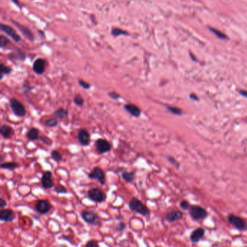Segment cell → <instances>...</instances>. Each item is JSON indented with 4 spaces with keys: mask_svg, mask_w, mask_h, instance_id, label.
Masks as SVG:
<instances>
[{
    "mask_svg": "<svg viewBox=\"0 0 247 247\" xmlns=\"http://www.w3.org/2000/svg\"><path fill=\"white\" fill-rule=\"evenodd\" d=\"M0 133L4 138H10L14 134V129L8 125H2L0 128Z\"/></svg>",
    "mask_w": 247,
    "mask_h": 247,
    "instance_id": "cell-17",
    "label": "cell"
},
{
    "mask_svg": "<svg viewBox=\"0 0 247 247\" xmlns=\"http://www.w3.org/2000/svg\"><path fill=\"white\" fill-rule=\"evenodd\" d=\"M0 166H1L2 169L13 170L18 168L20 167V164L15 162H2Z\"/></svg>",
    "mask_w": 247,
    "mask_h": 247,
    "instance_id": "cell-23",
    "label": "cell"
},
{
    "mask_svg": "<svg viewBox=\"0 0 247 247\" xmlns=\"http://www.w3.org/2000/svg\"><path fill=\"white\" fill-rule=\"evenodd\" d=\"M7 206V202L3 197L0 198V208L4 209Z\"/></svg>",
    "mask_w": 247,
    "mask_h": 247,
    "instance_id": "cell-38",
    "label": "cell"
},
{
    "mask_svg": "<svg viewBox=\"0 0 247 247\" xmlns=\"http://www.w3.org/2000/svg\"><path fill=\"white\" fill-rule=\"evenodd\" d=\"M1 162H2V161H3V155H2V154H1Z\"/></svg>",
    "mask_w": 247,
    "mask_h": 247,
    "instance_id": "cell-43",
    "label": "cell"
},
{
    "mask_svg": "<svg viewBox=\"0 0 247 247\" xmlns=\"http://www.w3.org/2000/svg\"><path fill=\"white\" fill-rule=\"evenodd\" d=\"M77 138H78L80 144L84 147L89 146L90 142H91V136H90L89 132L84 128L79 130L78 135H77Z\"/></svg>",
    "mask_w": 247,
    "mask_h": 247,
    "instance_id": "cell-10",
    "label": "cell"
},
{
    "mask_svg": "<svg viewBox=\"0 0 247 247\" xmlns=\"http://www.w3.org/2000/svg\"><path fill=\"white\" fill-rule=\"evenodd\" d=\"M12 1L14 2L15 4H16L17 5H18V6H20V3H19V1L18 0H12Z\"/></svg>",
    "mask_w": 247,
    "mask_h": 247,
    "instance_id": "cell-42",
    "label": "cell"
},
{
    "mask_svg": "<svg viewBox=\"0 0 247 247\" xmlns=\"http://www.w3.org/2000/svg\"><path fill=\"white\" fill-rule=\"evenodd\" d=\"M96 149L99 154L108 153L112 149V144L105 138H98L95 142Z\"/></svg>",
    "mask_w": 247,
    "mask_h": 247,
    "instance_id": "cell-8",
    "label": "cell"
},
{
    "mask_svg": "<svg viewBox=\"0 0 247 247\" xmlns=\"http://www.w3.org/2000/svg\"><path fill=\"white\" fill-rule=\"evenodd\" d=\"M167 110H169L170 112H172L173 114H178V115H180V114H181L182 113V111L180 110L179 108L178 107H167Z\"/></svg>",
    "mask_w": 247,
    "mask_h": 247,
    "instance_id": "cell-31",
    "label": "cell"
},
{
    "mask_svg": "<svg viewBox=\"0 0 247 247\" xmlns=\"http://www.w3.org/2000/svg\"><path fill=\"white\" fill-rule=\"evenodd\" d=\"M78 83H79V85H80L81 87H83L84 89H89L90 88H91V85H90V83L86 82V81L82 80V79H79Z\"/></svg>",
    "mask_w": 247,
    "mask_h": 247,
    "instance_id": "cell-32",
    "label": "cell"
},
{
    "mask_svg": "<svg viewBox=\"0 0 247 247\" xmlns=\"http://www.w3.org/2000/svg\"><path fill=\"white\" fill-rule=\"evenodd\" d=\"M204 235V230L202 228H198L193 231L191 235V240L193 243H197Z\"/></svg>",
    "mask_w": 247,
    "mask_h": 247,
    "instance_id": "cell-19",
    "label": "cell"
},
{
    "mask_svg": "<svg viewBox=\"0 0 247 247\" xmlns=\"http://www.w3.org/2000/svg\"><path fill=\"white\" fill-rule=\"evenodd\" d=\"M190 215L193 219L196 220H199L206 217L207 216V212L202 207L195 205V206H192L191 207Z\"/></svg>",
    "mask_w": 247,
    "mask_h": 247,
    "instance_id": "cell-9",
    "label": "cell"
},
{
    "mask_svg": "<svg viewBox=\"0 0 247 247\" xmlns=\"http://www.w3.org/2000/svg\"><path fill=\"white\" fill-rule=\"evenodd\" d=\"M211 30H212V31L215 33L216 35H217V36H219L220 38H222V39L225 38V35L223 34H222V33H220L219 30H215V29H211Z\"/></svg>",
    "mask_w": 247,
    "mask_h": 247,
    "instance_id": "cell-39",
    "label": "cell"
},
{
    "mask_svg": "<svg viewBox=\"0 0 247 247\" xmlns=\"http://www.w3.org/2000/svg\"><path fill=\"white\" fill-rule=\"evenodd\" d=\"M82 219L90 226H97L101 223V219L94 212L89 210H83L81 212Z\"/></svg>",
    "mask_w": 247,
    "mask_h": 247,
    "instance_id": "cell-3",
    "label": "cell"
},
{
    "mask_svg": "<svg viewBox=\"0 0 247 247\" xmlns=\"http://www.w3.org/2000/svg\"><path fill=\"white\" fill-rule=\"evenodd\" d=\"M51 157L56 162H59L63 160V156H62L60 152L57 150H53L51 151Z\"/></svg>",
    "mask_w": 247,
    "mask_h": 247,
    "instance_id": "cell-24",
    "label": "cell"
},
{
    "mask_svg": "<svg viewBox=\"0 0 247 247\" xmlns=\"http://www.w3.org/2000/svg\"><path fill=\"white\" fill-rule=\"evenodd\" d=\"M87 196L92 202L98 203V204L105 202L106 198H107L105 193L99 188H92L89 189L87 192Z\"/></svg>",
    "mask_w": 247,
    "mask_h": 247,
    "instance_id": "cell-4",
    "label": "cell"
},
{
    "mask_svg": "<svg viewBox=\"0 0 247 247\" xmlns=\"http://www.w3.org/2000/svg\"><path fill=\"white\" fill-rule=\"evenodd\" d=\"M126 228V225H125V222H119V224H118V226L115 227V231L117 232H122Z\"/></svg>",
    "mask_w": 247,
    "mask_h": 247,
    "instance_id": "cell-33",
    "label": "cell"
},
{
    "mask_svg": "<svg viewBox=\"0 0 247 247\" xmlns=\"http://www.w3.org/2000/svg\"><path fill=\"white\" fill-rule=\"evenodd\" d=\"M87 247H97L99 246V243L96 240H89L86 244H85Z\"/></svg>",
    "mask_w": 247,
    "mask_h": 247,
    "instance_id": "cell-35",
    "label": "cell"
},
{
    "mask_svg": "<svg viewBox=\"0 0 247 247\" xmlns=\"http://www.w3.org/2000/svg\"><path fill=\"white\" fill-rule=\"evenodd\" d=\"M128 207L132 212L142 216H147L150 213L148 207L142 201L136 197H133L129 201Z\"/></svg>",
    "mask_w": 247,
    "mask_h": 247,
    "instance_id": "cell-1",
    "label": "cell"
},
{
    "mask_svg": "<svg viewBox=\"0 0 247 247\" xmlns=\"http://www.w3.org/2000/svg\"><path fill=\"white\" fill-rule=\"evenodd\" d=\"M108 96H110V98L114 99V100H118L120 98V95L119 94L117 93L115 91H111L110 93H108Z\"/></svg>",
    "mask_w": 247,
    "mask_h": 247,
    "instance_id": "cell-36",
    "label": "cell"
},
{
    "mask_svg": "<svg viewBox=\"0 0 247 247\" xmlns=\"http://www.w3.org/2000/svg\"><path fill=\"white\" fill-rule=\"evenodd\" d=\"M228 220L235 228L241 231L247 230V223L242 217L235 215H230L228 217Z\"/></svg>",
    "mask_w": 247,
    "mask_h": 247,
    "instance_id": "cell-7",
    "label": "cell"
},
{
    "mask_svg": "<svg viewBox=\"0 0 247 247\" xmlns=\"http://www.w3.org/2000/svg\"><path fill=\"white\" fill-rule=\"evenodd\" d=\"M15 219V212L10 209H2L0 211V220L2 222H11Z\"/></svg>",
    "mask_w": 247,
    "mask_h": 247,
    "instance_id": "cell-12",
    "label": "cell"
},
{
    "mask_svg": "<svg viewBox=\"0 0 247 247\" xmlns=\"http://www.w3.org/2000/svg\"><path fill=\"white\" fill-rule=\"evenodd\" d=\"M58 125V120L57 118H49L44 122V125L49 128L56 127Z\"/></svg>",
    "mask_w": 247,
    "mask_h": 247,
    "instance_id": "cell-25",
    "label": "cell"
},
{
    "mask_svg": "<svg viewBox=\"0 0 247 247\" xmlns=\"http://www.w3.org/2000/svg\"><path fill=\"white\" fill-rule=\"evenodd\" d=\"M68 115V111L67 110L64 109V108H59V109H57L54 112V116L55 118L57 119H60V120H63V119L67 118Z\"/></svg>",
    "mask_w": 247,
    "mask_h": 247,
    "instance_id": "cell-22",
    "label": "cell"
},
{
    "mask_svg": "<svg viewBox=\"0 0 247 247\" xmlns=\"http://www.w3.org/2000/svg\"><path fill=\"white\" fill-rule=\"evenodd\" d=\"M112 34L114 36H118L120 35H128V33L123 29H120V28H113L112 30Z\"/></svg>",
    "mask_w": 247,
    "mask_h": 247,
    "instance_id": "cell-28",
    "label": "cell"
},
{
    "mask_svg": "<svg viewBox=\"0 0 247 247\" xmlns=\"http://www.w3.org/2000/svg\"><path fill=\"white\" fill-rule=\"evenodd\" d=\"M1 29L3 32L5 33L6 34H7L8 36H10L15 42H19L21 40V36L17 34V33L15 31V30L13 29L12 27H10V26L5 25V24L2 23L1 24Z\"/></svg>",
    "mask_w": 247,
    "mask_h": 247,
    "instance_id": "cell-13",
    "label": "cell"
},
{
    "mask_svg": "<svg viewBox=\"0 0 247 247\" xmlns=\"http://www.w3.org/2000/svg\"><path fill=\"white\" fill-rule=\"evenodd\" d=\"M46 69V61L42 58L37 59L33 65V70L36 74H43Z\"/></svg>",
    "mask_w": 247,
    "mask_h": 247,
    "instance_id": "cell-15",
    "label": "cell"
},
{
    "mask_svg": "<svg viewBox=\"0 0 247 247\" xmlns=\"http://www.w3.org/2000/svg\"><path fill=\"white\" fill-rule=\"evenodd\" d=\"M10 107L15 114L18 118H23L26 114V109L23 104L15 98L10 99Z\"/></svg>",
    "mask_w": 247,
    "mask_h": 247,
    "instance_id": "cell-2",
    "label": "cell"
},
{
    "mask_svg": "<svg viewBox=\"0 0 247 247\" xmlns=\"http://www.w3.org/2000/svg\"><path fill=\"white\" fill-rule=\"evenodd\" d=\"M240 94H241V95H243L244 96H245V97H247V91H240Z\"/></svg>",
    "mask_w": 247,
    "mask_h": 247,
    "instance_id": "cell-41",
    "label": "cell"
},
{
    "mask_svg": "<svg viewBox=\"0 0 247 247\" xmlns=\"http://www.w3.org/2000/svg\"><path fill=\"white\" fill-rule=\"evenodd\" d=\"M124 109L125 111L128 112L131 116L134 117V118H139L141 114H142L140 108L137 107L136 105H133V104H126V105H124Z\"/></svg>",
    "mask_w": 247,
    "mask_h": 247,
    "instance_id": "cell-14",
    "label": "cell"
},
{
    "mask_svg": "<svg viewBox=\"0 0 247 247\" xmlns=\"http://www.w3.org/2000/svg\"><path fill=\"white\" fill-rule=\"evenodd\" d=\"M38 140H39L40 142H42L43 144L48 145V146H50V145L52 144V141H51L49 138L45 137V136H40V137L39 138Z\"/></svg>",
    "mask_w": 247,
    "mask_h": 247,
    "instance_id": "cell-34",
    "label": "cell"
},
{
    "mask_svg": "<svg viewBox=\"0 0 247 247\" xmlns=\"http://www.w3.org/2000/svg\"><path fill=\"white\" fill-rule=\"evenodd\" d=\"M121 176H122V178L125 182L131 184V183H133L134 180H135L136 173L134 171H123L121 173Z\"/></svg>",
    "mask_w": 247,
    "mask_h": 247,
    "instance_id": "cell-20",
    "label": "cell"
},
{
    "mask_svg": "<svg viewBox=\"0 0 247 247\" xmlns=\"http://www.w3.org/2000/svg\"><path fill=\"white\" fill-rule=\"evenodd\" d=\"M73 102L75 105L78 106V107H82L84 105V99H83L81 95H76L73 98Z\"/></svg>",
    "mask_w": 247,
    "mask_h": 247,
    "instance_id": "cell-26",
    "label": "cell"
},
{
    "mask_svg": "<svg viewBox=\"0 0 247 247\" xmlns=\"http://www.w3.org/2000/svg\"><path fill=\"white\" fill-rule=\"evenodd\" d=\"M28 139L30 141L38 140L39 138V131L36 128H31L28 130L26 134Z\"/></svg>",
    "mask_w": 247,
    "mask_h": 247,
    "instance_id": "cell-21",
    "label": "cell"
},
{
    "mask_svg": "<svg viewBox=\"0 0 247 247\" xmlns=\"http://www.w3.org/2000/svg\"><path fill=\"white\" fill-rule=\"evenodd\" d=\"M14 23H15V25L19 28V30H21L22 33H23V34H24V36H25L26 38L30 39V40H31V41L34 40V34H33V33L30 31V29H28V28H26V26L21 25V24L17 23V22H14Z\"/></svg>",
    "mask_w": 247,
    "mask_h": 247,
    "instance_id": "cell-18",
    "label": "cell"
},
{
    "mask_svg": "<svg viewBox=\"0 0 247 247\" xmlns=\"http://www.w3.org/2000/svg\"><path fill=\"white\" fill-rule=\"evenodd\" d=\"M54 191L56 193H59V194H61V193H63V194H65V193H68V189H66V187L63 186V185L59 184L58 186H57L54 188Z\"/></svg>",
    "mask_w": 247,
    "mask_h": 247,
    "instance_id": "cell-27",
    "label": "cell"
},
{
    "mask_svg": "<svg viewBox=\"0 0 247 247\" xmlns=\"http://www.w3.org/2000/svg\"><path fill=\"white\" fill-rule=\"evenodd\" d=\"M180 206L183 209H184V210H186V209H189V204L188 202H186V201H182V202H180Z\"/></svg>",
    "mask_w": 247,
    "mask_h": 247,
    "instance_id": "cell-37",
    "label": "cell"
},
{
    "mask_svg": "<svg viewBox=\"0 0 247 247\" xmlns=\"http://www.w3.org/2000/svg\"><path fill=\"white\" fill-rule=\"evenodd\" d=\"M41 186L45 189H51L54 186V181L52 179V173L50 171H45L41 178Z\"/></svg>",
    "mask_w": 247,
    "mask_h": 247,
    "instance_id": "cell-11",
    "label": "cell"
},
{
    "mask_svg": "<svg viewBox=\"0 0 247 247\" xmlns=\"http://www.w3.org/2000/svg\"><path fill=\"white\" fill-rule=\"evenodd\" d=\"M168 160H169L170 162L173 165H178V162H177V161H176L174 158L170 157V156H169V157H168Z\"/></svg>",
    "mask_w": 247,
    "mask_h": 247,
    "instance_id": "cell-40",
    "label": "cell"
},
{
    "mask_svg": "<svg viewBox=\"0 0 247 247\" xmlns=\"http://www.w3.org/2000/svg\"><path fill=\"white\" fill-rule=\"evenodd\" d=\"M10 44V41L9 39L4 36H0V46L2 48H4Z\"/></svg>",
    "mask_w": 247,
    "mask_h": 247,
    "instance_id": "cell-30",
    "label": "cell"
},
{
    "mask_svg": "<svg viewBox=\"0 0 247 247\" xmlns=\"http://www.w3.org/2000/svg\"><path fill=\"white\" fill-rule=\"evenodd\" d=\"M88 176L90 179L96 180L102 186L106 184V174L101 167H95L88 174Z\"/></svg>",
    "mask_w": 247,
    "mask_h": 247,
    "instance_id": "cell-5",
    "label": "cell"
},
{
    "mask_svg": "<svg viewBox=\"0 0 247 247\" xmlns=\"http://www.w3.org/2000/svg\"><path fill=\"white\" fill-rule=\"evenodd\" d=\"M183 217V213L178 210H171L167 212L165 215V220L169 222H174L178 220H181Z\"/></svg>",
    "mask_w": 247,
    "mask_h": 247,
    "instance_id": "cell-16",
    "label": "cell"
},
{
    "mask_svg": "<svg viewBox=\"0 0 247 247\" xmlns=\"http://www.w3.org/2000/svg\"><path fill=\"white\" fill-rule=\"evenodd\" d=\"M0 72H1V78H3V76L4 75H7V74H10V72H11V69L10 68L7 67L3 64H2L1 65V69H0Z\"/></svg>",
    "mask_w": 247,
    "mask_h": 247,
    "instance_id": "cell-29",
    "label": "cell"
},
{
    "mask_svg": "<svg viewBox=\"0 0 247 247\" xmlns=\"http://www.w3.org/2000/svg\"><path fill=\"white\" fill-rule=\"evenodd\" d=\"M52 206L49 200L39 199L35 204V209L40 215H47L52 209Z\"/></svg>",
    "mask_w": 247,
    "mask_h": 247,
    "instance_id": "cell-6",
    "label": "cell"
}]
</instances>
